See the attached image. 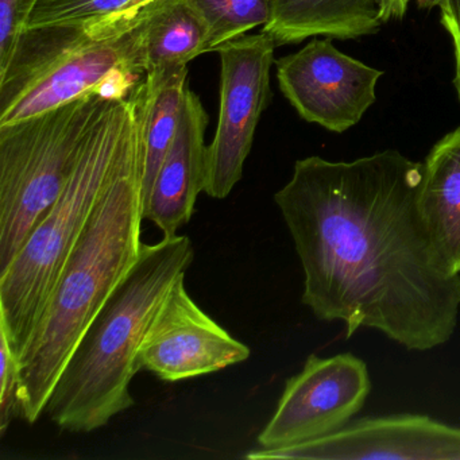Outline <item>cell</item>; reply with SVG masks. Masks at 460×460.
Wrapping results in <instances>:
<instances>
[{
	"instance_id": "obj_23",
	"label": "cell",
	"mask_w": 460,
	"mask_h": 460,
	"mask_svg": "<svg viewBox=\"0 0 460 460\" xmlns=\"http://www.w3.org/2000/svg\"><path fill=\"white\" fill-rule=\"evenodd\" d=\"M416 4L420 9L430 10L438 7L441 0H378L381 10L382 22L387 23L392 20H401L408 13L409 4Z\"/></svg>"
},
{
	"instance_id": "obj_14",
	"label": "cell",
	"mask_w": 460,
	"mask_h": 460,
	"mask_svg": "<svg viewBox=\"0 0 460 460\" xmlns=\"http://www.w3.org/2000/svg\"><path fill=\"white\" fill-rule=\"evenodd\" d=\"M382 25L378 0H271V18L262 31L279 47L317 36L360 39Z\"/></svg>"
},
{
	"instance_id": "obj_13",
	"label": "cell",
	"mask_w": 460,
	"mask_h": 460,
	"mask_svg": "<svg viewBox=\"0 0 460 460\" xmlns=\"http://www.w3.org/2000/svg\"><path fill=\"white\" fill-rule=\"evenodd\" d=\"M422 165V222L447 270L460 276V128L443 137Z\"/></svg>"
},
{
	"instance_id": "obj_4",
	"label": "cell",
	"mask_w": 460,
	"mask_h": 460,
	"mask_svg": "<svg viewBox=\"0 0 460 460\" xmlns=\"http://www.w3.org/2000/svg\"><path fill=\"white\" fill-rule=\"evenodd\" d=\"M139 85V84H138ZM109 101L68 184L12 265L0 273V330L20 359L58 276L141 130V93Z\"/></svg>"
},
{
	"instance_id": "obj_12",
	"label": "cell",
	"mask_w": 460,
	"mask_h": 460,
	"mask_svg": "<svg viewBox=\"0 0 460 460\" xmlns=\"http://www.w3.org/2000/svg\"><path fill=\"white\" fill-rule=\"evenodd\" d=\"M207 125L208 115L203 103L188 87L176 136L144 206L145 219L155 223L164 236L177 235L190 223L199 195L204 192Z\"/></svg>"
},
{
	"instance_id": "obj_8",
	"label": "cell",
	"mask_w": 460,
	"mask_h": 460,
	"mask_svg": "<svg viewBox=\"0 0 460 460\" xmlns=\"http://www.w3.org/2000/svg\"><path fill=\"white\" fill-rule=\"evenodd\" d=\"M371 392L360 358L309 355L300 373L288 379L273 417L258 435L261 448H282L331 435L351 422Z\"/></svg>"
},
{
	"instance_id": "obj_16",
	"label": "cell",
	"mask_w": 460,
	"mask_h": 460,
	"mask_svg": "<svg viewBox=\"0 0 460 460\" xmlns=\"http://www.w3.org/2000/svg\"><path fill=\"white\" fill-rule=\"evenodd\" d=\"M187 66L153 69L139 83L144 130L142 198L146 201L161 164L173 142L187 91Z\"/></svg>"
},
{
	"instance_id": "obj_22",
	"label": "cell",
	"mask_w": 460,
	"mask_h": 460,
	"mask_svg": "<svg viewBox=\"0 0 460 460\" xmlns=\"http://www.w3.org/2000/svg\"><path fill=\"white\" fill-rule=\"evenodd\" d=\"M438 9L441 12V25L451 36L454 44V84L460 101V0H441Z\"/></svg>"
},
{
	"instance_id": "obj_17",
	"label": "cell",
	"mask_w": 460,
	"mask_h": 460,
	"mask_svg": "<svg viewBox=\"0 0 460 460\" xmlns=\"http://www.w3.org/2000/svg\"><path fill=\"white\" fill-rule=\"evenodd\" d=\"M208 31V53L268 25L271 0H188Z\"/></svg>"
},
{
	"instance_id": "obj_19",
	"label": "cell",
	"mask_w": 460,
	"mask_h": 460,
	"mask_svg": "<svg viewBox=\"0 0 460 460\" xmlns=\"http://www.w3.org/2000/svg\"><path fill=\"white\" fill-rule=\"evenodd\" d=\"M0 433L7 432L14 419H21L20 360L4 331L0 330Z\"/></svg>"
},
{
	"instance_id": "obj_5",
	"label": "cell",
	"mask_w": 460,
	"mask_h": 460,
	"mask_svg": "<svg viewBox=\"0 0 460 460\" xmlns=\"http://www.w3.org/2000/svg\"><path fill=\"white\" fill-rule=\"evenodd\" d=\"M145 75L133 29L110 39H93L84 29L26 31L9 68L0 74V126L91 93L123 101Z\"/></svg>"
},
{
	"instance_id": "obj_21",
	"label": "cell",
	"mask_w": 460,
	"mask_h": 460,
	"mask_svg": "<svg viewBox=\"0 0 460 460\" xmlns=\"http://www.w3.org/2000/svg\"><path fill=\"white\" fill-rule=\"evenodd\" d=\"M21 2L0 0V74L9 68L20 42Z\"/></svg>"
},
{
	"instance_id": "obj_3",
	"label": "cell",
	"mask_w": 460,
	"mask_h": 460,
	"mask_svg": "<svg viewBox=\"0 0 460 460\" xmlns=\"http://www.w3.org/2000/svg\"><path fill=\"white\" fill-rule=\"evenodd\" d=\"M193 260L195 249L185 235L144 244L138 262L91 323L53 389L45 411L58 427L93 432L133 408L130 385L142 368L145 336Z\"/></svg>"
},
{
	"instance_id": "obj_20",
	"label": "cell",
	"mask_w": 460,
	"mask_h": 460,
	"mask_svg": "<svg viewBox=\"0 0 460 460\" xmlns=\"http://www.w3.org/2000/svg\"><path fill=\"white\" fill-rule=\"evenodd\" d=\"M160 0H128L117 12L104 15L85 26L84 31L93 39H110V37L123 36L136 28L139 18L153 4Z\"/></svg>"
},
{
	"instance_id": "obj_18",
	"label": "cell",
	"mask_w": 460,
	"mask_h": 460,
	"mask_svg": "<svg viewBox=\"0 0 460 460\" xmlns=\"http://www.w3.org/2000/svg\"><path fill=\"white\" fill-rule=\"evenodd\" d=\"M128 0H22L21 36L42 29H84Z\"/></svg>"
},
{
	"instance_id": "obj_1",
	"label": "cell",
	"mask_w": 460,
	"mask_h": 460,
	"mask_svg": "<svg viewBox=\"0 0 460 460\" xmlns=\"http://www.w3.org/2000/svg\"><path fill=\"white\" fill-rule=\"evenodd\" d=\"M422 172L397 150L351 163L314 155L274 195L303 266L301 301L323 322H343L346 339L374 328L428 351L456 330L460 276L422 222Z\"/></svg>"
},
{
	"instance_id": "obj_2",
	"label": "cell",
	"mask_w": 460,
	"mask_h": 460,
	"mask_svg": "<svg viewBox=\"0 0 460 460\" xmlns=\"http://www.w3.org/2000/svg\"><path fill=\"white\" fill-rule=\"evenodd\" d=\"M142 111V110H141ZM144 130L96 207L20 357L21 419L34 424L91 323L144 249Z\"/></svg>"
},
{
	"instance_id": "obj_15",
	"label": "cell",
	"mask_w": 460,
	"mask_h": 460,
	"mask_svg": "<svg viewBox=\"0 0 460 460\" xmlns=\"http://www.w3.org/2000/svg\"><path fill=\"white\" fill-rule=\"evenodd\" d=\"M145 72L181 68L208 53V31L188 0H160L133 29Z\"/></svg>"
},
{
	"instance_id": "obj_7",
	"label": "cell",
	"mask_w": 460,
	"mask_h": 460,
	"mask_svg": "<svg viewBox=\"0 0 460 460\" xmlns=\"http://www.w3.org/2000/svg\"><path fill=\"white\" fill-rule=\"evenodd\" d=\"M276 40L261 31L220 45V111L207 146L204 192L223 200L243 176L255 130L270 102Z\"/></svg>"
},
{
	"instance_id": "obj_6",
	"label": "cell",
	"mask_w": 460,
	"mask_h": 460,
	"mask_svg": "<svg viewBox=\"0 0 460 460\" xmlns=\"http://www.w3.org/2000/svg\"><path fill=\"white\" fill-rule=\"evenodd\" d=\"M104 101L95 93L0 126V273L63 192Z\"/></svg>"
},
{
	"instance_id": "obj_11",
	"label": "cell",
	"mask_w": 460,
	"mask_h": 460,
	"mask_svg": "<svg viewBox=\"0 0 460 460\" xmlns=\"http://www.w3.org/2000/svg\"><path fill=\"white\" fill-rule=\"evenodd\" d=\"M236 341L193 301L180 277L158 309L141 347L142 368L163 381L208 376L249 359Z\"/></svg>"
},
{
	"instance_id": "obj_10",
	"label": "cell",
	"mask_w": 460,
	"mask_h": 460,
	"mask_svg": "<svg viewBox=\"0 0 460 460\" xmlns=\"http://www.w3.org/2000/svg\"><path fill=\"white\" fill-rule=\"evenodd\" d=\"M247 459L460 460V428L420 414L366 417L331 435L282 448L254 449Z\"/></svg>"
},
{
	"instance_id": "obj_9",
	"label": "cell",
	"mask_w": 460,
	"mask_h": 460,
	"mask_svg": "<svg viewBox=\"0 0 460 460\" xmlns=\"http://www.w3.org/2000/svg\"><path fill=\"white\" fill-rule=\"evenodd\" d=\"M274 64L279 90L298 115L333 133L362 119L376 103V83L384 75L336 49L331 39L312 40Z\"/></svg>"
}]
</instances>
